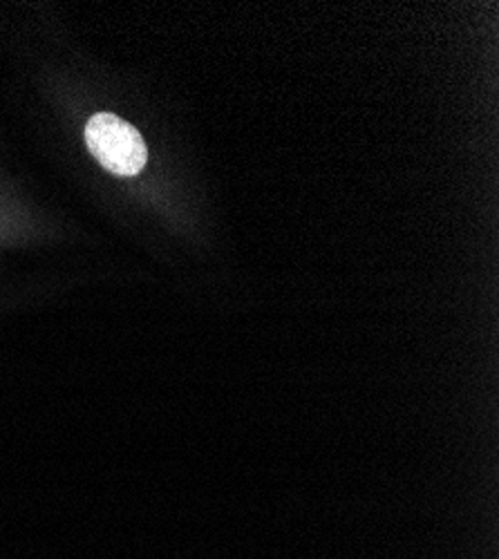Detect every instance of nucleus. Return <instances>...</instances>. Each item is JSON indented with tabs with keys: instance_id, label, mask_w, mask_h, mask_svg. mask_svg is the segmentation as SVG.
Masks as SVG:
<instances>
[{
	"instance_id": "f257e3e1",
	"label": "nucleus",
	"mask_w": 499,
	"mask_h": 559,
	"mask_svg": "<svg viewBox=\"0 0 499 559\" xmlns=\"http://www.w3.org/2000/svg\"><path fill=\"white\" fill-rule=\"evenodd\" d=\"M85 144L106 170L121 177L142 173L148 162V151L138 128L110 112L95 115L87 121Z\"/></svg>"
}]
</instances>
